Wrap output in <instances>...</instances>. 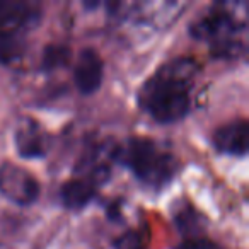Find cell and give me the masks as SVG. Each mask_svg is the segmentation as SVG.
Instances as JSON below:
<instances>
[{"label": "cell", "mask_w": 249, "mask_h": 249, "mask_svg": "<svg viewBox=\"0 0 249 249\" xmlns=\"http://www.w3.org/2000/svg\"><path fill=\"white\" fill-rule=\"evenodd\" d=\"M196 73L191 58H176L164 65L140 90L142 106L162 123L183 118L190 107V87Z\"/></svg>", "instance_id": "6da1fadb"}, {"label": "cell", "mask_w": 249, "mask_h": 249, "mask_svg": "<svg viewBox=\"0 0 249 249\" xmlns=\"http://www.w3.org/2000/svg\"><path fill=\"white\" fill-rule=\"evenodd\" d=\"M235 4H217L200 18L191 28L196 38L207 39L220 52L235 53L237 45L242 43L239 33L246 29V14L237 12Z\"/></svg>", "instance_id": "7a4b0ae2"}, {"label": "cell", "mask_w": 249, "mask_h": 249, "mask_svg": "<svg viewBox=\"0 0 249 249\" xmlns=\"http://www.w3.org/2000/svg\"><path fill=\"white\" fill-rule=\"evenodd\" d=\"M121 157L140 179L150 184L166 183L174 171L173 157L160 152L156 143L145 139L130 140L121 150Z\"/></svg>", "instance_id": "3957f363"}, {"label": "cell", "mask_w": 249, "mask_h": 249, "mask_svg": "<svg viewBox=\"0 0 249 249\" xmlns=\"http://www.w3.org/2000/svg\"><path fill=\"white\" fill-rule=\"evenodd\" d=\"M0 193L18 205H29L38 198L39 184L31 173L5 162L0 166Z\"/></svg>", "instance_id": "277c9868"}, {"label": "cell", "mask_w": 249, "mask_h": 249, "mask_svg": "<svg viewBox=\"0 0 249 249\" xmlns=\"http://www.w3.org/2000/svg\"><path fill=\"white\" fill-rule=\"evenodd\" d=\"M75 84L84 94L97 90L103 80V60L101 55L92 48L82 50L75 63Z\"/></svg>", "instance_id": "5b68a950"}, {"label": "cell", "mask_w": 249, "mask_h": 249, "mask_svg": "<svg viewBox=\"0 0 249 249\" xmlns=\"http://www.w3.org/2000/svg\"><path fill=\"white\" fill-rule=\"evenodd\" d=\"M213 142L218 150L229 154L244 156L248 150V123L246 121H235V123L225 124L217 130Z\"/></svg>", "instance_id": "8992f818"}, {"label": "cell", "mask_w": 249, "mask_h": 249, "mask_svg": "<svg viewBox=\"0 0 249 249\" xmlns=\"http://www.w3.org/2000/svg\"><path fill=\"white\" fill-rule=\"evenodd\" d=\"M16 145L24 157H38L46 152V137L35 121H22L16 132Z\"/></svg>", "instance_id": "52a82bcc"}, {"label": "cell", "mask_w": 249, "mask_h": 249, "mask_svg": "<svg viewBox=\"0 0 249 249\" xmlns=\"http://www.w3.org/2000/svg\"><path fill=\"white\" fill-rule=\"evenodd\" d=\"M36 16L29 4L0 2V33H18Z\"/></svg>", "instance_id": "ba28073f"}, {"label": "cell", "mask_w": 249, "mask_h": 249, "mask_svg": "<svg viewBox=\"0 0 249 249\" xmlns=\"http://www.w3.org/2000/svg\"><path fill=\"white\" fill-rule=\"evenodd\" d=\"M94 188L86 179H72L62 188V200L69 208H80L92 198Z\"/></svg>", "instance_id": "9c48e42d"}, {"label": "cell", "mask_w": 249, "mask_h": 249, "mask_svg": "<svg viewBox=\"0 0 249 249\" xmlns=\"http://www.w3.org/2000/svg\"><path fill=\"white\" fill-rule=\"evenodd\" d=\"M22 41L18 33H0V62H11L21 55Z\"/></svg>", "instance_id": "30bf717a"}, {"label": "cell", "mask_w": 249, "mask_h": 249, "mask_svg": "<svg viewBox=\"0 0 249 249\" xmlns=\"http://www.w3.org/2000/svg\"><path fill=\"white\" fill-rule=\"evenodd\" d=\"M114 248L116 249H145V246H143L142 235H140L139 232L130 231L116 239Z\"/></svg>", "instance_id": "8fae6325"}, {"label": "cell", "mask_w": 249, "mask_h": 249, "mask_svg": "<svg viewBox=\"0 0 249 249\" xmlns=\"http://www.w3.org/2000/svg\"><path fill=\"white\" fill-rule=\"evenodd\" d=\"M46 63L48 65H60L69 58V52L62 46H52V48L46 52Z\"/></svg>", "instance_id": "7c38bea8"}, {"label": "cell", "mask_w": 249, "mask_h": 249, "mask_svg": "<svg viewBox=\"0 0 249 249\" xmlns=\"http://www.w3.org/2000/svg\"><path fill=\"white\" fill-rule=\"evenodd\" d=\"M179 249H220L215 242L208 241V239H190V241L183 242Z\"/></svg>", "instance_id": "4fadbf2b"}]
</instances>
